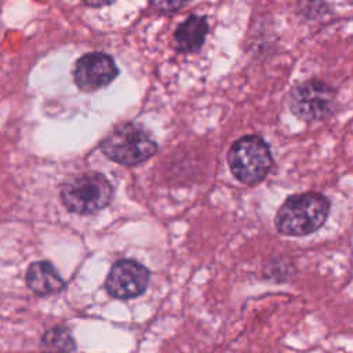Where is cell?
<instances>
[{
    "label": "cell",
    "instance_id": "cell-1",
    "mask_svg": "<svg viewBox=\"0 0 353 353\" xmlns=\"http://www.w3.org/2000/svg\"><path fill=\"white\" fill-rule=\"evenodd\" d=\"M330 212V201L317 192L288 197L277 211L274 223L285 236H306L320 229Z\"/></svg>",
    "mask_w": 353,
    "mask_h": 353
},
{
    "label": "cell",
    "instance_id": "cell-2",
    "mask_svg": "<svg viewBox=\"0 0 353 353\" xmlns=\"http://www.w3.org/2000/svg\"><path fill=\"white\" fill-rule=\"evenodd\" d=\"M113 197L109 181L99 172H84L63 182L61 200L66 210L79 215H91L103 210Z\"/></svg>",
    "mask_w": 353,
    "mask_h": 353
},
{
    "label": "cell",
    "instance_id": "cell-3",
    "mask_svg": "<svg viewBox=\"0 0 353 353\" xmlns=\"http://www.w3.org/2000/svg\"><path fill=\"white\" fill-rule=\"evenodd\" d=\"M106 157L121 165H137L152 157L157 145L139 125L125 123L114 127L101 142Z\"/></svg>",
    "mask_w": 353,
    "mask_h": 353
},
{
    "label": "cell",
    "instance_id": "cell-4",
    "mask_svg": "<svg viewBox=\"0 0 353 353\" xmlns=\"http://www.w3.org/2000/svg\"><path fill=\"white\" fill-rule=\"evenodd\" d=\"M228 163L237 181L245 185H255L269 174L273 160L263 139L256 135H245L230 146Z\"/></svg>",
    "mask_w": 353,
    "mask_h": 353
},
{
    "label": "cell",
    "instance_id": "cell-5",
    "mask_svg": "<svg viewBox=\"0 0 353 353\" xmlns=\"http://www.w3.org/2000/svg\"><path fill=\"white\" fill-rule=\"evenodd\" d=\"M291 112L305 121L328 117L335 105V91L321 80H307L296 84L288 98Z\"/></svg>",
    "mask_w": 353,
    "mask_h": 353
},
{
    "label": "cell",
    "instance_id": "cell-6",
    "mask_svg": "<svg viewBox=\"0 0 353 353\" xmlns=\"http://www.w3.org/2000/svg\"><path fill=\"white\" fill-rule=\"evenodd\" d=\"M149 279V270L138 261L119 259L109 270L105 287L116 299H131L146 290Z\"/></svg>",
    "mask_w": 353,
    "mask_h": 353
},
{
    "label": "cell",
    "instance_id": "cell-7",
    "mask_svg": "<svg viewBox=\"0 0 353 353\" xmlns=\"http://www.w3.org/2000/svg\"><path fill=\"white\" fill-rule=\"evenodd\" d=\"M119 69L112 57L103 52L83 55L74 66V81L83 91H95L116 79Z\"/></svg>",
    "mask_w": 353,
    "mask_h": 353
},
{
    "label": "cell",
    "instance_id": "cell-8",
    "mask_svg": "<svg viewBox=\"0 0 353 353\" xmlns=\"http://www.w3.org/2000/svg\"><path fill=\"white\" fill-rule=\"evenodd\" d=\"M26 284L37 295H50L61 291L65 281L58 270L47 261L33 262L26 272Z\"/></svg>",
    "mask_w": 353,
    "mask_h": 353
},
{
    "label": "cell",
    "instance_id": "cell-9",
    "mask_svg": "<svg viewBox=\"0 0 353 353\" xmlns=\"http://www.w3.org/2000/svg\"><path fill=\"white\" fill-rule=\"evenodd\" d=\"M207 33V21L201 17L192 15L176 28L174 32L172 44L181 52H194L203 46Z\"/></svg>",
    "mask_w": 353,
    "mask_h": 353
},
{
    "label": "cell",
    "instance_id": "cell-10",
    "mask_svg": "<svg viewBox=\"0 0 353 353\" xmlns=\"http://www.w3.org/2000/svg\"><path fill=\"white\" fill-rule=\"evenodd\" d=\"M41 349L46 353H72L76 350V343L69 328L57 325L43 335Z\"/></svg>",
    "mask_w": 353,
    "mask_h": 353
},
{
    "label": "cell",
    "instance_id": "cell-11",
    "mask_svg": "<svg viewBox=\"0 0 353 353\" xmlns=\"http://www.w3.org/2000/svg\"><path fill=\"white\" fill-rule=\"evenodd\" d=\"M188 1H190V0H152L153 6L156 8H159L160 11H165V12L175 11L181 7H183Z\"/></svg>",
    "mask_w": 353,
    "mask_h": 353
},
{
    "label": "cell",
    "instance_id": "cell-12",
    "mask_svg": "<svg viewBox=\"0 0 353 353\" xmlns=\"http://www.w3.org/2000/svg\"><path fill=\"white\" fill-rule=\"evenodd\" d=\"M84 1L90 7H102V6H108V4L113 3L114 0H84Z\"/></svg>",
    "mask_w": 353,
    "mask_h": 353
}]
</instances>
